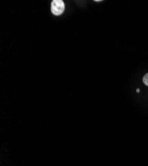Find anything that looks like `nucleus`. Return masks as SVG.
I'll return each mask as SVG.
<instances>
[{
    "label": "nucleus",
    "instance_id": "1",
    "mask_svg": "<svg viewBox=\"0 0 148 166\" xmlns=\"http://www.w3.org/2000/svg\"><path fill=\"white\" fill-rule=\"evenodd\" d=\"M64 3L63 0H53L50 4V11L54 15H60L64 11Z\"/></svg>",
    "mask_w": 148,
    "mask_h": 166
},
{
    "label": "nucleus",
    "instance_id": "2",
    "mask_svg": "<svg viewBox=\"0 0 148 166\" xmlns=\"http://www.w3.org/2000/svg\"><path fill=\"white\" fill-rule=\"evenodd\" d=\"M143 82L145 85L148 86V72L146 73V75L143 77Z\"/></svg>",
    "mask_w": 148,
    "mask_h": 166
},
{
    "label": "nucleus",
    "instance_id": "3",
    "mask_svg": "<svg viewBox=\"0 0 148 166\" xmlns=\"http://www.w3.org/2000/svg\"><path fill=\"white\" fill-rule=\"evenodd\" d=\"M140 89H137L136 90V92H137V93H140Z\"/></svg>",
    "mask_w": 148,
    "mask_h": 166
}]
</instances>
